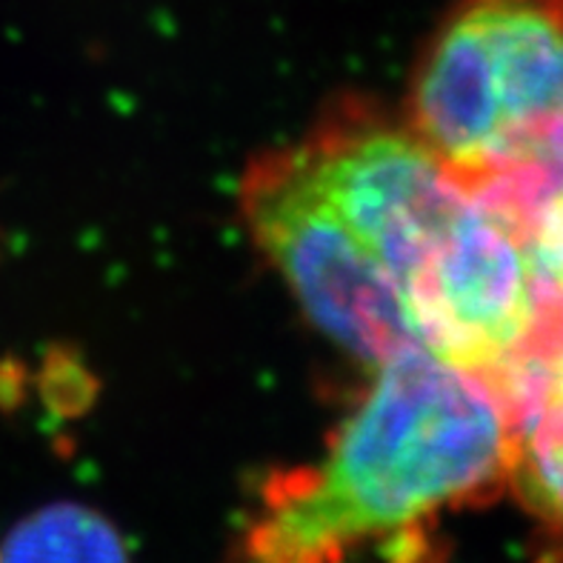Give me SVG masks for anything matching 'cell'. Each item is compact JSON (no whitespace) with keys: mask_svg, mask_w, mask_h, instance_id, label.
Instances as JSON below:
<instances>
[{"mask_svg":"<svg viewBox=\"0 0 563 563\" xmlns=\"http://www.w3.org/2000/svg\"><path fill=\"white\" fill-rule=\"evenodd\" d=\"M298 150L329 203L389 272L423 346L498 378L538 323L518 229L457 184L407 123L366 100H338Z\"/></svg>","mask_w":563,"mask_h":563,"instance_id":"7a4b0ae2","label":"cell"},{"mask_svg":"<svg viewBox=\"0 0 563 563\" xmlns=\"http://www.w3.org/2000/svg\"><path fill=\"white\" fill-rule=\"evenodd\" d=\"M509 418L478 372L404 350L375 378L314 464L278 472L243 538L246 563H427L446 509L507 486Z\"/></svg>","mask_w":563,"mask_h":563,"instance_id":"6da1fadb","label":"cell"},{"mask_svg":"<svg viewBox=\"0 0 563 563\" xmlns=\"http://www.w3.org/2000/svg\"><path fill=\"white\" fill-rule=\"evenodd\" d=\"M404 123L515 227L563 186V0H457L415 64Z\"/></svg>","mask_w":563,"mask_h":563,"instance_id":"3957f363","label":"cell"},{"mask_svg":"<svg viewBox=\"0 0 563 563\" xmlns=\"http://www.w3.org/2000/svg\"><path fill=\"white\" fill-rule=\"evenodd\" d=\"M504 409L538 400L563 412V335L536 343L493 380Z\"/></svg>","mask_w":563,"mask_h":563,"instance_id":"52a82bcc","label":"cell"},{"mask_svg":"<svg viewBox=\"0 0 563 563\" xmlns=\"http://www.w3.org/2000/svg\"><path fill=\"white\" fill-rule=\"evenodd\" d=\"M241 209L257 250L338 346L372 366L427 350L389 272L329 203L298 146L257 157L241 184Z\"/></svg>","mask_w":563,"mask_h":563,"instance_id":"277c9868","label":"cell"},{"mask_svg":"<svg viewBox=\"0 0 563 563\" xmlns=\"http://www.w3.org/2000/svg\"><path fill=\"white\" fill-rule=\"evenodd\" d=\"M529 257V269L536 280L538 323L532 332L536 346L541 341L563 335V186L538 200L536 207L515 223Z\"/></svg>","mask_w":563,"mask_h":563,"instance_id":"8992f818","label":"cell"},{"mask_svg":"<svg viewBox=\"0 0 563 563\" xmlns=\"http://www.w3.org/2000/svg\"><path fill=\"white\" fill-rule=\"evenodd\" d=\"M0 563H129L118 529L80 504L26 515L0 543Z\"/></svg>","mask_w":563,"mask_h":563,"instance_id":"5b68a950","label":"cell"}]
</instances>
